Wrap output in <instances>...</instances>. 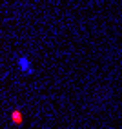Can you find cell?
<instances>
[{
    "label": "cell",
    "instance_id": "obj_2",
    "mask_svg": "<svg viewBox=\"0 0 122 129\" xmlns=\"http://www.w3.org/2000/svg\"><path fill=\"white\" fill-rule=\"evenodd\" d=\"M11 122L15 125H22L24 124V116H22V113H20L18 109H15L13 113H11Z\"/></svg>",
    "mask_w": 122,
    "mask_h": 129
},
{
    "label": "cell",
    "instance_id": "obj_1",
    "mask_svg": "<svg viewBox=\"0 0 122 129\" xmlns=\"http://www.w3.org/2000/svg\"><path fill=\"white\" fill-rule=\"evenodd\" d=\"M18 66H20V69H22L26 75H31V73H33V66H31V62H29L28 56H20V58H18Z\"/></svg>",
    "mask_w": 122,
    "mask_h": 129
}]
</instances>
